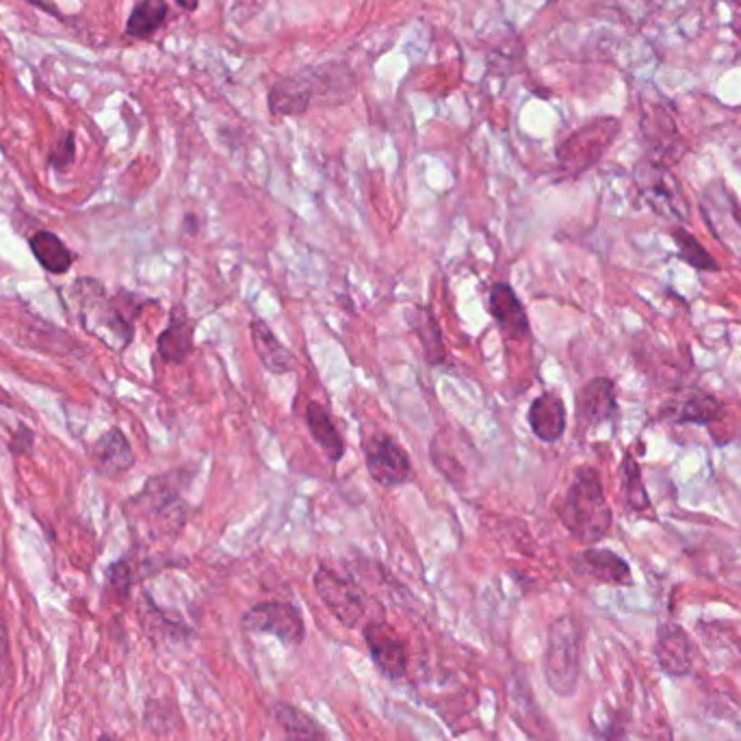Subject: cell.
Listing matches in <instances>:
<instances>
[{
  "label": "cell",
  "mask_w": 741,
  "mask_h": 741,
  "mask_svg": "<svg viewBox=\"0 0 741 741\" xmlns=\"http://www.w3.org/2000/svg\"><path fill=\"white\" fill-rule=\"evenodd\" d=\"M636 182L642 200L664 219L688 223L690 206L681 191V184L670 174V167L644 158L636 169Z\"/></svg>",
  "instance_id": "obj_4"
},
{
  "label": "cell",
  "mask_w": 741,
  "mask_h": 741,
  "mask_svg": "<svg viewBox=\"0 0 741 741\" xmlns=\"http://www.w3.org/2000/svg\"><path fill=\"white\" fill-rule=\"evenodd\" d=\"M76 158V139L72 130H63L50 145L48 152V165L52 169H65L74 163Z\"/></svg>",
  "instance_id": "obj_28"
},
{
  "label": "cell",
  "mask_w": 741,
  "mask_h": 741,
  "mask_svg": "<svg viewBox=\"0 0 741 741\" xmlns=\"http://www.w3.org/2000/svg\"><path fill=\"white\" fill-rule=\"evenodd\" d=\"M573 571L582 577H588L597 584H608V586H631L634 575L631 566L627 564L625 558L610 549H597L588 547L586 551L577 553L573 558Z\"/></svg>",
  "instance_id": "obj_12"
},
{
  "label": "cell",
  "mask_w": 741,
  "mask_h": 741,
  "mask_svg": "<svg viewBox=\"0 0 741 741\" xmlns=\"http://www.w3.org/2000/svg\"><path fill=\"white\" fill-rule=\"evenodd\" d=\"M727 406L712 393L692 391L670 414L677 425H712L725 417Z\"/></svg>",
  "instance_id": "obj_20"
},
{
  "label": "cell",
  "mask_w": 741,
  "mask_h": 741,
  "mask_svg": "<svg viewBox=\"0 0 741 741\" xmlns=\"http://www.w3.org/2000/svg\"><path fill=\"white\" fill-rule=\"evenodd\" d=\"M621 480H623V493L625 501L634 512H644L651 508V499L642 480V469L634 453H625L623 464H621Z\"/></svg>",
  "instance_id": "obj_26"
},
{
  "label": "cell",
  "mask_w": 741,
  "mask_h": 741,
  "mask_svg": "<svg viewBox=\"0 0 741 741\" xmlns=\"http://www.w3.org/2000/svg\"><path fill=\"white\" fill-rule=\"evenodd\" d=\"M28 245L33 250V256L37 258V263L50 271V273H65L72 263H74V256L72 252L65 247V243L54 234V232H48V230H39L35 232L30 239H28Z\"/></svg>",
  "instance_id": "obj_24"
},
{
  "label": "cell",
  "mask_w": 741,
  "mask_h": 741,
  "mask_svg": "<svg viewBox=\"0 0 741 741\" xmlns=\"http://www.w3.org/2000/svg\"><path fill=\"white\" fill-rule=\"evenodd\" d=\"M169 15V4L167 0H139L128 20H126V37L130 39H152L163 24L167 22Z\"/></svg>",
  "instance_id": "obj_23"
},
{
  "label": "cell",
  "mask_w": 741,
  "mask_h": 741,
  "mask_svg": "<svg viewBox=\"0 0 741 741\" xmlns=\"http://www.w3.org/2000/svg\"><path fill=\"white\" fill-rule=\"evenodd\" d=\"M618 417L616 384L610 378H595L577 393V423L595 430Z\"/></svg>",
  "instance_id": "obj_10"
},
{
  "label": "cell",
  "mask_w": 741,
  "mask_h": 741,
  "mask_svg": "<svg viewBox=\"0 0 741 741\" xmlns=\"http://www.w3.org/2000/svg\"><path fill=\"white\" fill-rule=\"evenodd\" d=\"M642 130H644L647 143H649V156H647L649 161L660 163L664 167H670L673 163H677L683 156L686 145H683L681 135L677 130V124L662 108H655L653 113L644 115Z\"/></svg>",
  "instance_id": "obj_14"
},
{
  "label": "cell",
  "mask_w": 741,
  "mask_h": 741,
  "mask_svg": "<svg viewBox=\"0 0 741 741\" xmlns=\"http://www.w3.org/2000/svg\"><path fill=\"white\" fill-rule=\"evenodd\" d=\"M250 336H252V345H254V352H256L260 365L269 373L286 375V373L295 371V367H297L295 356L291 354L289 347H284L278 341L273 330L263 319H252L250 321Z\"/></svg>",
  "instance_id": "obj_18"
},
{
  "label": "cell",
  "mask_w": 741,
  "mask_h": 741,
  "mask_svg": "<svg viewBox=\"0 0 741 741\" xmlns=\"http://www.w3.org/2000/svg\"><path fill=\"white\" fill-rule=\"evenodd\" d=\"M655 660L664 675L686 679L694 670L692 657V640L690 636L675 623H664L657 629L655 642Z\"/></svg>",
  "instance_id": "obj_11"
},
{
  "label": "cell",
  "mask_w": 741,
  "mask_h": 741,
  "mask_svg": "<svg viewBox=\"0 0 741 741\" xmlns=\"http://www.w3.org/2000/svg\"><path fill=\"white\" fill-rule=\"evenodd\" d=\"M98 741H113V740H111V738H100V740H98Z\"/></svg>",
  "instance_id": "obj_33"
},
{
  "label": "cell",
  "mask_w": 741,
  "mask_h": 741,
  "mask_svg": "<svg viewBox=\"0 0 741 741\" xmlns=\"http://www.w3.org/2000/svg\"><path fill=\"white\" fill-rule=\"evenodd\" d=\"M701 210L712 234L741 258V206L736 195L723 182H714L703 191Z\"/></svg>",
  "instance_id": "obj_6"
},
{
  "label": "cell",
  "mask_w": 741,
  "mask_h": 741,
  "mask_svg": "<svg viewBox=\"0 0 741 741\" xmlns=\"http://www.w3.org/2000/svg\"><path fill=\"white\" fill-rule=\"evenodd\" d=\"M408 323L423 345V354H425L427 365H432V367L443 365L447 360V347H445L443 332H440V325H438L434 312L425 306H414L408 310Z\"/></svg>",
  "instance_id": "obj_22"
},
{
  "label": "cell",
  "mask_w": 741,
  "mask_h": 741,
  "mask_svg": "<svg viewBox=\"0 0 741 741\" xmlns=\"http://www.w3.org/2000/svg\"><path fill=\"white\" fill-rule=\"evenodd\" d=\"M13 440L15 443L11 445V451H15V453H30V449H33V432L28 427L20 425L17 434L13 436Z\"/></svg>",
  "instance_id": "obj_29"
},
{
  "label": "cell",
  "mask_w": 741,
  "mask_h": 741,
  "mask_svg": "<svg viewBox=\"0 0 741 741\" xmlns=\"http://www.w3.org/2000/svg\"><path fill=\"white\" fill-rule=\"evenodd\" d=\"M621 130V122L614 117L595 119L558 145V165L564 178H577L601 161Z\"/></svg>",
  "instance_id": "obj_3"
},
{
  "label": "cell",
  "mask_w": 741,
  "mask_h": 741,
  "mask_svg": "<svg viewBox=\"0 0 741 741\" xmlns=\"http://www.w3.org/2000/svg\"><path fill=\"white\" fill-rule=\"evenodd\" d=\"M273 718L284 733L282 741H325L319 725L304 712L295 710L293 705H276Z\"/></svg>",
  "instance_id": "obj_25"
},
{
  "label": "cell",
  "mask_w": 741,
  "mask_h": 741,
  "mask_svg": "<svg viewBox=\"0 0 741 741\" xmlns=\"http://www.w3.org/2000/svg\"><path fill=\"white\" fill-rule=\"evenodd\" d=\"M306 425L312 436V440L319 445L323 456L332 462L338 464L345 456V440L336 427V421L332 414L317 401H308L306 406Z\"/></svg>",
  "instance_id": "obj_19"
},
{
  "label": "cell",
  "mask_w": 741,
  "mask_h": 741,
  "mask_svg": "<svg viewBox=\"0 0 741 741\" xmlns=\"http://www.w3.org/2000/svg\"><path fill=\"white\" fill-rule=\"evenodd\" d=\"M488 308L497 328L501 330L506 338L523 341L525 336H529L532 325H529L527 310L523 302L519 299L516 291L508 282H497L490 286Z\"/></svg>",
  "instance_id": "obj_15"
},
{
  "label": "cell",
  "mask_w": 741,
  "mask_h": 741,
  "mask_svg": "<svg viewBox=\"0 0 741 741\" xmlns=\"http://www.w3.org/2000/svg\"><path fill=\"white\" fill-rule=\"evenodd\" d=\"M558 519L566 532L582 545L601 542L614 523L610 501L605 497L601 473L595 467H579L564 499L558 503Z\"/></svg>",
  "instance_id": "obj_1"
},
{
  "label": "cell",
  "mask_w": 741,
  "mask_h": 741,
  "mask_svg": "<svg viewBox=\"0 0 741 741\" xmlns=\"http://www.w3.org/2000/svg\"><path fill=\"white\" fill-rule=\"evenodd\" d=\"M193 332L195 321L187 312L182 304H176L169 312L167 328L161 332L156 341V349L163 362L167 365H182L193 354Z\"/></svg>",
  "instance_id": "obj_16"
},
{
  "label": "cell",
  "mask_w": 741,
  "mask_h": 741,
  "mask_svg": "<svg viewBox=\"0 0 741 741\" xmlns=\"http://www.w3.org/2000/svg\"><path fill=\"white\" fill-rule=\"evenodd\" d=\"M605 741H629V738H627V731H625V727H621V725H612V727H610V731H608V740Z\"/></svg>",
  "instance_id": "obj_30"
},
{
  "label": "cell",
  "mask_w": 741,
  "mask_h": 741,
  "mask_svg": "<svg viewBox=\"0 0 741 741\" xmlns=\"http://www.w3.org/2000/svg\"><path fill=\"white\" fill-rule=\"evenodd\" d=\"M566 404L555 393H542L538 395L527 412V423L534 432V436L547 445L558 443L566 432Z\"/></svg>",
  "instance_id": "obj_17"
},
{
  "label": "cell",
  "mask_w": 741,
  "mask_h": 741,
  "mask_svg": "<svg viewBox=\"0 0 741 741\" xmlns=\"http://www.w3.org/2000/svg\"><path fill=\"white\" fill-rule=\"evenodd\" d=\"M315 590L328 612L347 629L356 627L365 616L362 592L349 579L336 575L328 566H319L315 573Z\"/></svg>",
  "instance_id": "obj_7"
},
{
  "label": "cell",
  "mask_w": 741,
  "mask_h": 741,
  "mask_svg": "<svg viewBox=\"0 0 741 741\" xmlns=\"http://www.w3.org/2000/svg\"><path fill=\"white\" fill-rule=\"evenodd\" d=\"M365 464L371 480L384 488H397L410 482L412 462L406 449L388 434H373L365 440Z\"/></svg>",
  "instance_id": "obj_5"
},
{
  "label": "cell",
  "mask_w": 741,
  "mask_h": 741,
  "mask_svg": "<svg viewBox=\"0 0 741 741\" xmlns=\"http://www.w3.org/2000/svg\"><path fill=\"white\" fill-rule=\"evenodd\" d=\"M673 239L679 247V258L699 271H720L718 260L701 245V241L681 226L673 228Z\"/></svg>",
  "instance_id": "obj_27"
},
{
  "label": "cell",
  "mask_w": 741,
  "mask_h": 741,
  "mask_svg": "<svg viewBox=\"0 0 741 741\" xmlns=\"http://www.w3.org/2000/svg\"><path fill=\"white\" fill-rule=\"evenodd\" d=\"M243 627L256 634L276 636L286 644H299L304 640V621L291 603H258L243 616Z\"/></svg>",
  "instance_id": "obj_8"
},
{
  "label": "cell",
  "mask_w": 741,
  "mask_h": 741,
  "mask_svg": "<svg viewBox=\"0 0 741 741\" xmlns=\"http://www.w3.org/2000/svg\"><path fill=\"white\" fill-rule=\"evenodd\" d=\"M365 640L373 664L386 679H401L408 668V653L401 638L384 623H371L365 629Z\"/></svg>",
  "instance_id": "obj_13"
},
{
  "label": "cell",
  "mask_w": 741,
  "mask_h": 741,
  "mask_svg": "<svg viewBox=\"0 0 741 741\" xmlns=\"http://www.w3.org/2000/svg\"><path fill=\"white\" fill-rule=\"evenodd\" d=\"M542 668L558 697L575 694L582 673V629L573 616H560L551 623Z\"/></svg>",
  "instance_id": "obj_2"
},
{
  "label": "cell",
  "mask_w": 741,
  "mask_h": 741,
  "mask_svg": "<svg viewBox=\"0 0 741 741\" xmlns=\"http://www.w3.org/2000/svg\"><path fill=\"white\" fill-rule=\"evenodd\" d=\"M174 2L184 11H195L200 7V0H174Z\"/></svg>",
  "instance_id": "obj_32"
},
{
  "label": "cell",
  "mask_w": 741,
  "mask_h": 741,
  "mask_svg": "<svg viewBox=\"0 0 741 741\" xmlns=\"http://www.w3.org/2000/svg\"><path fill=\"white\" fill-rule=\"evenodd\" d=\"M315 104V85L308 67L276 80L267 95L271 117H299Z\"/></svg>",
  "instance_id": "obj_9"
},
{
  "label": "cell",
  "mask_w": 741,
  "mask_h": 741,
  "mask_svg": "<svg viewBox=\"0 0 741 741\" xmlns=\"http://www.w3.org/2000/svg\"><path fill=\"white\" fill-rule=\"evenodd\" d=\"M132 464H135V453H132V447H130L128 438L124 436V432L117 427L108 430L98 440V447H95L98 471L106 477H113V475H119V473L132 469Z\"/></svg>",
  "instance_id": "obj_21"
},
{
  "label": "cell",
  "mask_w": 741,
  "mask_h": 741,
  "mask_svg": "<svg viewBox=\"0 0 741 741\" xmlns=\"http://www.w3.org/2000/svg\"><path fill=\"white\" fill-rule=\"evenodd\" d=\"M26 2H30V4H35V7H39V9L48 11V13H52V15H54V17H59V20H63V17H61V13H59V9H54L52 4H46V2H39V0H26Z\"/></svg>",
  "instance_id": "obj_31"
}]
</instances>
